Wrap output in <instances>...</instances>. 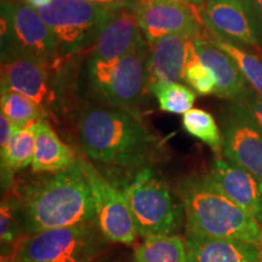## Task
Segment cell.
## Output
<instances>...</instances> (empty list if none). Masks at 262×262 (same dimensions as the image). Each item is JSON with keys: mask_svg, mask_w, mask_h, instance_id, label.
Segmentation results:
<instances>
[{"mask_svg": "<svg viewBox=\"0 0 262 262\" xmlns=\"http://www.w3.org/2000/svg\"><path fill=\"white\" fill-rule=\"evenodd\" d=\"M201 12L211 37L258 54L256 38L241 0H208Z\"/></svg>", "mask_w": 262, "mask_h": 262, "instance_id": "13", "label": "cell"}, {"mask_svg": "<svg viewBox=\"0 0 262 262\" xmlns=\"http://www.w3.org/2000/svg\"><path fill=\"white\" fill-rule=\"evenodd\" d=\"M232 201L249 212L262 228V180L226 158H216L209 172Z\"/></svg>", "mask_w": 262, "mask_h": 262, "instance_id": "15", "label": "cell"}, {"mask_svg": "<svg viewBox=\"0 0 262 262\" xmlns=\"http://www.w3.org/2000/svg\"><path fill=\"white\" fill-rule=\"evenodd\" d=\"M182 126L192 137L201 140L215 153L222 152V131L211 113L199 108H192L182 114Z\"/></svg>", "mask_w": 262, "mask_h": 262, "instance_id": "24", "label": "cell"}, {"mask_svg": "<svg viewBox=\"0 0 262 262\" xmlns=\"http://www.w3.org/2000/svg\"><path fill=\"white\" fill-rule=\"evenodd\" d=\"M101 237L97 225L42 229L26 235L10 262H93Z\"/></svg>", "mask_w": 262, "mask_h": 262, "instance_id": "8", "label": "cell"}, {"mask_svg": "<svg viewBox=\"0 0 262 262\" xmlns=\"http://www.w3.org/2000/svg\"><path fill=\"white\" fill-rule=\"evenodd\" d=\"M18 129L6 118L4 114L0 116V150H4Z\"/></svg>", "mask_w": 262, "mask_h": 262, "instance_id": "30", "label": "cell"}, {"mask_svg": "<svg viewBox=\"0 0 262 262\" xmlns=\"http://www.w3.org/2000/svg\"><path fill=\"white\" fill-rule=\"evenodd\" d=\"M222 137L224 158L262 180V131L239 102L224 112Z\"/></svg>", "mask_w": 262, "mask_h": 262, "instance_id": "12", "label": "cell"}, {"mask_svg": "<svg viewBox=\"0 0 262 262\" xmlns=\"http://www.w3.org/2000/svg\"><path fill=\"white\" fill-rule=\"evenodd\" d=\"M22 2H25L26 4L31 5L32 8L39 10L41 8H45V6H48L49 4H51L52 0H22Z\"/></svg>", "mask_w": 262, "mask_h": 262, "instance_id": "32", "label": "cell"}, {"mask_svg": "<svg viewBox=\"0 0 262 262\" xmlns=\"http://www.w3.org/2000/svg\"><path fill=\"white\" fill-rule=\"evenodd\" d=\"M261 245H262V242H261Z\"/></svg>", "mask_w": 262, "mask_h": 262, "instance_id": "35", "label": "cell"}, {"mask_svg": "<svg viewBox=\"0 0 262 262\" xmlns=\"http://www.w3.org/2000/svg\"><path fill=\"white\" fill-rule=\"evenodd\" d=\"M78 139L91 162L134 176L159 158L162 142L135 108L90 106L78 119Z\"/></svg>", "mask_w": 262, "mask_h": 262, "instance_id": "1", "label": "cell"}, {"mask_svg": "<svg viewBox=\"0 0 262 262\" xmlns=\"http://www.w3.org/2000/svg\"><path fill=\"white\" fill-rule=\"evenodd\" d=\"M239 103L247 110L249 116L251 117V119L262 131V97L260 95L251 90L250 94L244 100L239 101Z\"/></svg>", "mask_w": 262, "mask_h": 262, "instance_id": "29", "label": "cell"}, {"mask_svg": "<svg viewBox=\"0 0 262 262\" xmlns=\"http://www.w3.org/2000/svg\"><path fill=\"white\" fill-rule=\"evenodd\" d=\"M0 110L2 114H4L17 129H22L35 120L47 119L41 108L34 101L17 91L5 88H2Z\"/></svg>", "mask_w": 262, "mask_h": 262, "instance_id": "23", "label": "cell"}, {"mask_svg": "<svg viewBox=\"0 0 262 262\" xmlns=\"http://www.w3.org/2000/svg\"><path fill=\"white\" fill-rule=\"evenodd\" d=\"M88 2L101 6H106V8L112 10L131 9L135 10V11L141 4H143L142 0H88Z\"/></svg>", "mask_w": 262, "mask_h": 262, "instance_id": "31", "label": "cell"}, {"mask_svg": "<svg viewBox=\"0 0 262 262\" xmlns=\"http://www.w3.org/2000/svg\"><path fill=\"white\" fill-rule=\"evenodd\" d=\"M179 195L185 206L187 232L261 244V226L226 194L210 173L185 180Z\"/></svg>", "mask_w": 262, "mask_h": 262, "instance_id": "3", "label": "cell"}, {"mask_svg": "<svg viewBox=\"0 0 262 262\" xmlns=\"http://www.w3.org/2000/svg\"><path fill=\"white\" fill-rule=\"evenodd\" d=\"M189 40L193 39L169 34L152 44L147 62L148 86L155 81L179 83L182 79Z\"/></svg>", "mask_w": 262, "mask_h": 262, "instance_id": "18", "label": "cell"}, {"mask_svg": "<svg viewBox=\"0 0 262 262\" xmlns=\"http://www.w3.org/2000/svg\"><path fill=\"white\" fill-rule=\"evenodd\" d=\"M194 47L199 57L214 75L216 96L239 102L253 90L231 57L208 39H195Z\"/></svg>", "mask_w": 262, "mask_h": 262, "instance_id": "17", "label": "cell"}, {"mask_svg": "<svg viewBox=\"0 0 262 262\" xmlns=\"http://www.w3.org/2000/svg\"><path fill=\"white\" fill-rule=\"evenodd\" d=\"M38 12L56 39L58 56L63 62L93 50L112 9L88 0H52Z\"/></svg>", "mask_w": 262, "mask_h": 262, "instance_id": "7", "label": "cell"}, {"mask_svg": "<svg viewBox=\"0 0 262 262\" xmlns=\"http://www.w3.org/2000/svg\"><path fill=\"white\" fill-rule=\"evenodd\" d=\"M149 44L112 61L88 58L85 86L101 106L135 108L148 88L147 62Z\"/></svg>", "mask_w": 262, "mask_h": 262, "instance_id": "5", "label": "cell"}, {"mask_svg": "<svg viewBox=\"0 0 262 262\" xmlns=\"http://www.w3.org/2000/svg\"><path fill=\"white\" fill-rule=\"evenodd\" d=\"M14 182L25 237L42 229L96 225L89 183L79 159L55 172H33Z\"/></svg>", "mask_w": 262, "mask_h": 262, "instance_id": "2", "label": "cell"}, {"mask_svg": "<svg viewBox=\"0 0 262 262\" xmlns=\"http://www.w3.org/2000/svg\"><path fill=\"white\" fill-rule=\"evenodd\" d=\"M182 80H185L196 94L202 96H209L215 94L216 84L211 71L203 63L199 57L194 41L189 40L187 48V57L183 67Z\"/></svg>", "mask_w": 262, "mask_h": 262, "instance_id": "27", "label": "cell"}, {"mask_svg": "<svg viewBox=\"0 0 262 262\" xmlns=\"http://www.w3.org/2000/svg\"><path fill=\"white\" fill-rule=\"evenodd\" d=\"M123 189L139 235L146 239L178 234L186 221L182 199L152 169L139 170Z\"/></svg>", "mask_w": 262, "mask_h": 262, "instance_id": "4", "label": "cell"}, {"mask_svg": "<svg viewBox=\"0 0 262 262\" xmlns=\"http://www.w3.org/2000/svg\"><path fill=\"white\" fill-rule=\"evenodd\" d=\"M168 2H176V3H183V4H189V5H201L203 4L204 0H168Z\"/></svg>", "mask_w": 262, "mask_h": 262, "instance_id": "33", "label": "cell"}, {"mask_svg": "<svg viewBox=\"0 0 262 262\" xmlns=\"http://www.w3.org/2000/svg\"><path fill=\"white\" fill-rule=\"evenodd\" d=\"M143 3H147V2H150V0H142Z\"/></svg>", "mask_w": 262, "mask_h": 262, "instance_id": "34", "label": "cell"}, {"mask_svg": "<svg viewBox=\"0 0 262 262\" xmlns=\"http://www.w3.org/2000/svg\"><path fill=\"white\" fill-rule=\"evenodd\" d=\"M146 44L148 42L141 31L135 10H112L90 57L104 61L118 60Z\"/></svg>", "mask_w": 262, "mask_h": 262, "instance_id": "14", "label": "cell"}, {"mask_svg": "<svg viewBox=\"0 0 262 262\" xmlns=\"http://www.w3.org/2000/svg\"><path fill=\"white\" fill-rule=\"evenodd\" d=\"M38 122L39 120H35L27 126L18 129L9 146L4 150H0L3 187L9 188L11 183L15 182V173L32 165L37 143Z\"/></svg>", "mask_w": 262, "mask_h": 262, "instance_id": "20", "label": "cell"}, {"mask_svg": "<svg viewBox=\"0 0 262 262\" xmlns=\"http://www.w3.org/2000/svg\"><path fill=\"white\" fill-rule=\"evenodd\" d=\"M148 90L155 95L160 110L168 113L185 114L192 110L195 101L194 90L181 83L155 81L149 85Z\"/></svg>", "mask_w": 262, "mask_h": 262, "instance_id": "26", "label": "cell"}, {"mask_svg": "<svg viewBox=\"0 0 262 262\" xmlns=\"http://www.w3.org/2000/svg\"><path fill=\"white\" fill-rule=\"evenodd\" d=\"M37 60L49 67L63 64L57 41L38 10L22 0H2V61Z\"/></svg>", "mask_w": 262, "mask_h": 262, "instance_id": "6", "label": "cell"}, {"mask_svg": "<svg viewBox=\"0 0 262 262\" xmlns=\"http://www.w3.org/2000/svg\"><path fill=\"white\" fill-rule=\"evenodd\" d=\"M77 159L74 150L61 140L50 122L48 119L39 120L32 172L60 171L74 164Z\"/></svg>", "mask_w": 262, "mask_h": 262, "instance_id": "19", "label": "cell"}, {"mask_svg": "<svg viewBox=\"0 0 262 262\" xmlns=\"http://www.w3.org/2000/svg\"><path fill=\"white\" fill-rule=\"evenodd\" d=\"M78 159L89 183L101 234L112 243H135L139 233L124 189L113 185L89 159Z\"/></svg>", "mask_w": 262, "mask_h": 262, "instance_id": "9", "label": "cell"}, {"mask_svg": "<svg viewBox=\"0 0 262 262\" xmlns=\"http://www.w3.org/2000/svg\"><path fill=\"white\" fill-rule=\"evenodd\" d=\"M256 38L258 55L262 56V0H241Z\"/></svg>", "mask_w": 262, "mask_h": 262, "instance_id": "28", "label": "cell"}, {"mask_svg": "<svg viewBox=\"0 0 262 262\" xmlns=\"http://www.w3.org/2000/svg\"><path fill=\"white\" fill-rule=\"evenodd\" d=\"M135 262H187L185 237L180 234L146 238L137 245Z\"/></svg>", "mask_w": 262, "mask_h": 262, "instance_id": "21", "label": "cell"}, {"mask_svg": "<svg viewBox=\"0 0 262 262\" xmlns=\"http://www.w3.org/2000/svg\"><path fill=\"white\" fill-rule=\"evenodd\" d=\"M187 262H262V245L186 232Z\"/></svg>", "mask_w": 262, "mask_h": 262, "instance_id": "16", "label": "cell"}, {"mask_svg": "<svg viewBox=\"0 0 262 262\" xmlns=\"http://www.w3.org/2000/svg\"><path fill=\"white\" fill-rule=\"evenodd\" d=\"M54 68L28 57L2 61V88L17 91L34 101L45 118L58 120L66 112L64 97L50 78Z\"/></svg>", "mask_w": 262, "mask_h": 262, "instance_id": "11", "label": "cell"}, {"mask_svg": "<svg viewBox=\"0 0 262 262\" xmlns=\"http://www.w3.org/2000/svg\"><path fill=\"white\" fill-rule=\"evenodd\" d=\"M25 238L24 220L17 199L8 198L0 208V242L2 262H10L16 249Z\"/></svg>", "mask_w": 262, "mask_h": 262, "instance_id": "22", "label": "cell"}, {"mask_svg": "<svg viewBox=\"0 0 262 262\" xmlns=\"http://www.w3.org/2000/svg\"><path fill=\"white\" fill-rule=\"evenodd\" d=\"M142 34L149 45L169 34L195 39H210L211 34L195 5L168 0H150L136 9Z\"/></svg>", "mask_w": 262, "mask_h": 262, "instance_id": "10", "label": "cell"}, {"mask_svg": "<svg viewBox=\"0 0 262 262\" xmlns=\"http://www.w3.org/2000/svg\"><path fill=\"white\" fill-rule=\"evenodd\" d=\"M210 41L233 60L249 86L262 97V61L260 57L224 39L211 37Z\"/></svg>", "mask_w": 262, "mask_h": 262, "instance_id": "25", "label": "cell"}]
</instances>
